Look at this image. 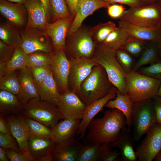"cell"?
Returning <instances> with one entry per match:
<instances>
[{
	"instance_id": "1",
	"label": "cell",
	"mask_w": 161,
	"mask_h": 161,
	"mask_svg": "<svg viewBox=\"0 0 161 161\" xmlns=\"http://www.w3.org/2000/svg\"><path fill=\"white\" fill-rule=\"evenodd\" d=\"M126 125L125 116L120 111L115 109L106 110L102 117L94 118L90 122L85 143L100 145L113 142L118 138Z\"/></svg>"
},
{
	"instance_id": "2",
	"label": "cell",
	"mask_w": 161,
	"mask_h": 161,
	"mask_svg": "<svg viewBox=\"0 0 161 161\" xmlns=\"http://www.w3.org/2000/svg\"><path fill=\"white\" fill-rule=\"evenodd\" d=\"M113 86L104 69L98 64L81 83L76 93L86 106L107 95Z\"/></svg>"
},
{
	"instance_id": "3",
	"label": "cell",
	"mask_w": 161,
	"mask_h": 161,
	"mask_svg": "<svg viewBox=\"0 0 161 161\" xmlns=\"http://www.w3.org/2000/svg\"><path fill=\"white\" fill-rule=\"evenodd\" d=\"M92 58L103 68L109 80L119 92L127 94L126 83L127 73L117 60L115 51L98 44Z\"/></svg>"
},
{
	"instance_id": "4",
	"label": "cell",
	"mask_w": 161,
	"mask_h": 161,
	"mask_svg": "<svg viewBox=\"0 0 161 161\" xmlns=\"http://www.w3.org/2000/svg\"><path fill=\"white\" fill-rule=\"evenodd\" d=\"M97 45L94 42L90 28L81 26L67 34L65 52L69 59L81 58H92Z\"/></svg>"
},
{
	"instance_id": "5",
	"label": "cell",
	"mask_w": 161,
	"mask_h": 161,
	"mask_svg": "<svg viewBox=\"0 0 161 161\" xmlns=\"http://www.w3.org/2000/svg\"><path fill=\"white\" fill-rule=\"evenodd\" d=\"M160 82L137 71H131L126 77L127 94L133 103L151 99L157 95Z\"/></svg>"
},
{
	"instance_id": "6",
	"label": "cell",
	"mask_w": 161,
	"mask_h": 161,
	"mask_svg": "<svg viewBox=\"0 0 161 161\" xmlns=\"http://www.w3.org/2000/svg\"><path fill=\"white\" fill-rule=\"evenodd\" d=\"M119 19L120 21L131 25L157 28L161 25V9L157 3L130 8Z\"/></svg>"
},
{
	"instance_id": "7",
	"label": "cell",
	"mask_w": 161,
	"mask_h": 161,
	"mask_svg": "<svg viewBox=\"0 0 161 161\" xmlns=\"http://www.w3.org/2000/svg\"><path fill=\"white\" fill-rule=\"evenodd\" d=\"M24 116L40 122L52 129L64 117L57 106L41 100L32 99L24 105Z\"/></svg>"
},
{
	"instance_id": "8",
	"label": "cell",
	"mask_w": 161,
	"mask_h": 161,
	"mask_svg": "<svg viewBox=\"0 0 161 161\" xmlns=\"http://www.w3.org/2000/svg\"><path fill=\"white\" fill-rule=\"evenodd\" d=\"M131 123L133 139L134 141H139L156 123L155 112L151 99L133 103Z\"/></svg>"
},
{
	"instance_id": "9",
	"label": "cell",
	"mask_w": 161,
	"mask_h": 161,
	"mask_svg": "<svg viewBox=\"0 0 161 161\" xmlns=\"http://www.w3.org/2000/svg\"><path fill=\"white\" fill-rule=\"evenodd\" d=\"M19 30L22 40L20 46L27 54L37 52L49 53L54 52L51 39L44 30L26 27Z\"/></svg>"
},
{
	"instance_id": "10",
	"label": "cell",
	"mask_w": 161,
	"mask_h": 161,
	"mask_svg": "<svg viewBox=\"0 0 161 161\" xmlns=\"http://www.w3.org/2000/svg\"><path fill=\"white\" fill-rule=\"evenodd\" d=\"M140 144L136 148L139 161H151L161 149V126L156 123L148 129Z\"/></svg>"
},
{
	"instance_id": "11",
	"label": "cell",
	"mask_w": 161,
	"mask_h": 161,
	"mask_svg": "<svg viewBox=\"0 0 161 161\" xmlns=\"http://www.w3.org/2000/svg\"><path fill=\"white\" fill-rule=\"evenodd\" d=\"M69 68V60L64 50L54 51L49 69L52 74L61 94L70 90L68 84Z\"/></svg>"
},
{
	"instance_id": "12",
	"label": "cell",
	"mask_w": 161,
	"mask_h": 161,
	"mask_svg": "<svg viewBox=\"0 0 161 161\" xmlns=\"http://www.w3.org/2000/svg\"><path fill=\"white\" fill-rule=\"evenodd\" d=\"M69 60V88L70 90L76 93L81 83L89 75L93 67L99 64L92 58H81Z\"/></svg>"
},
{
	"instance_id": "13",
	"label": "cell",
	"mask_w": 161,
	"mask_h": 161,
	"mask_svg": "<svg viewBox=\"0 0 161 161\" xmlns=\"http://www.w3.org/2000/svg\"><path fill=\"white\" fill-rule=\"evenodd\" d=\"M57 106L64 119L72 118L81 120L86 107L76 93L70 90L61 94Z\"/></svg>"
},
{
	"instance_id": "14",
	"label": "cell",
	"mask_w": 161,
	"mask_h": 161,
	"mask_svg": "<svg viewBox=\"0 0 161 161\" xmlns=\"http://www.w3.org/2000/svg\"><path fill=\"white\" fill-rule=\"evenodd\" d=\"M74 18H59L53 22L49 23L44 30L46 34L51 39L54 51L61 49L65 50L67 34Z\"/></svg>"
},
{
	"instance_id": "15",
	"label": "cell",
	"mask_w": 161,
	"mask_h": 161,
	"mask_svg": "<svg viewBox=\"0 0 161 161\" xmlns=\"http://www.w3.org/2000/svg\"><path fill=\"white\" fill-rule=\"evenodd\" d=\"M117 91V89L114 86L107 95L86 106L76 133V136L77 137L81 140H84L87 127L90 122L103 110L109 100L115 98Z\"/></svg>"
},
{
	"instance_id": "16",
	"label": "cell",
	"mask_w": 161,
	"mask_h": 161,
	"mask_svg": "<svg viewBox=\"0 0 161 161\" xmlns=\"http://www.w3.org/2000/svg\"><path fill=\"white\" fill-rule=\"evenodd\" d=\"M57 143L49 138L30 135L28 149L37 161H52L51 153Z\"/></svg>"
},
{
	"instance_id": "17",
	"label": "cell",
	"mask_w": 161,
	"mask_h": 161,
	"mask_svg": "<svg viewBox=\"0 0 161 161\" xmlns=\"http://www.w3.org/2000/svg\"><path fill=\"white\" fill-rule=\"evenodd\" d=\"M110 4L102 0H78L75 15L67 34L79 29L84 20L95 11L102 8H107Z\"/></svg>"
},
{
	"instance_id": "18",
	"label": "cell",
	"mask_w": 161,
	"mask_h": 161,
	"mask_svg": "<svg viewBox=\"0 0 161 161\" xmlns=\"http://www.w3.org/2000/svg\"><path fill=\"white\" fill-rule=\"evenodd\" d=\"M17 74L20 88V93L17 96L24 106L31 99L39 97L30 68L26 66L18 70Z\"/></svg>"
},
{
	"instance_id": "19",
	"label": "cell",
	"mask_w": 161,
	"mask_h": 161,
	"mask_svg": "<svg viewBox=\"0 0 161 161\" xmlns=\"http://www.w3.org/2000/svg\"><path fill=\"white\" fill-rule=\"evenodd\" d=\"M0 12L3 17L19 29L26 27L27 12L24 4L0 0Z\"/></svg>"
},
{
	"instance_id": "20",
	"label": "cell",
	"mask_w": 161,
	"mask_h": 161,
	"mask_svg": "<svg viewBox=\"0 0 161 161\" xmlns=\"http://www.w3.org/2000/svg\"><path fill=\"white\" fill-rule=\"evenodd\" d=\"M6 120L11 135L17 141L21 151H28V141L30 131L24 116L12 115L7 117Z\"/></svg>"
},
{
	"instance_id": "21",
	"label": "cell",
	"mask_w": 161,
	"mask_h": 161,
	"mask_svg": "<svg viewBox=\"0 0 161 161\" xmlns=\"http://www.w3.org/2000/svg\"><path fill=\"white\" fill-rule=\"evenodd\" d=\"M24 5L27 12V21L25 27L44 30L49 23L41 2L40 0H28Z\"/></svg>"
},
{
	"instance_id": "22",
	"label": "cell",
	"mask_w": 161,
	"mask_h": 161,
	"mask_svg": "<svg viewBox=\"0 0 161 161\" xmlns=\"http://www.w3.org/2000/svg\"><path fill=\"white\" fill-rule=\"evenodd\" d=\"M83 144L75 137L57 143L51 153L52 161H76Z\"/></svg>"
},
{
	"instance_id": "23",
	"label": "cell",
	"mask_w": 161,
	"mask_h": 161,
	"mask_svg": "<svg viewBox=\"0 0 161 161\" xmlns=\"http://www.w3.org/2000/svg\"><path fill=\"white\" fill-rule=\"evenodd\" d=\"M134 141L131 132L125 127L121 130L118 138L109 145L111 148L119 149L123 161H137L138 159L134 149Z\"/></svg>"
},
{
	"instance_id": "24",
	"label": "cell",
	"mask_w": 161,
	"mask_h": 161,
	"mask_svg": "<svg viewBox=\"0 0 161 161\" xmlns=\"http://www.w3.org/2000/svg\"><path fill=\"white\" fill-rule=\"evenodd\" d=\"M81 120L79 119L67 118L58 122L52 129L57 143L75 137Z\"/></svg>"
},
{
	"instance_id": "25",
	"label": "cell",
	"mask_w": 161,
	"mask_h": 161,
	"mask_svg": "<svg viewBox=\"0 0 161 161\" xmlns=\"http://www.w3.org/2000/svg\"><path fill=\"white\" fill-rule=\"evenodd\" d=\"M37 88L39 97L41 100L58 106L61 94L50 70L44 81L37 85Z\"/></svg>"
},
{
	"instance_id": "26",
	"label": "cell",
	"mask_w": 161,
	"mask_h": 161,
	"mask_svg": "<svg viewBox=\"0 0 161 161\" xmlns=\"http://www.w3.org/2000/svg\"><path fill=\"white\" fill-rule=\"evenodd\" d=\"M118 26L126 30L132 38L148 42L156 41L161 36L160 27L149 28L133 25L119 21Z\"/></svg>"
},
{
	"instance_id": "27",
	"label": "cell",
	"mask_w": 161,
	"mask_h": 161,
	"mask_svg": "<svg viewBox=\"0 0 161 161\" xmlns=\"http://www.w3.org/2000/svg\"><path fill=\"white\" fill-rule=\"evenodd\" d=\"M133 103L127 94H121L118 90L114 99L109 100L105 106L110 109H115L121 112L125 116L128 129L131 132V115Z\"/></svg>"
},
{
	"instance_id": "28",
	"label": "cell",
	"mask_w": 161,
	"mask_h": 161,
	"mask_svg": "<svg viewBox=\"0 0 161 161\" xmlns=\"http://www.w3.org/2000/svg\"><path fill=\"white\" fill-rule=\"evenodd\" d=\"M27 55L20 46H17L13 56L9 61L0 63V77L27 66Z\"/></svg>"
},
{
	"instance_id": "29",
	"label": "cell",
	"mask_w": 161,
	"mask_h": 161,
	"mask_svg": "<svg viewBox=\"0 0 161 161\" xmlns=\"http://www.w3.org/2000/svg\"><path fill=\"white\" fill-rule=\"evenodd\" d=\"M0 39L6 44L17 46H20L22 41L19 28L7 20L1 22Z\"/></svg>"
},
{
	"instance_id": "30",
	"label": "cell",
	"mask_w": 161,
	"mask_h": 161,
	"mask_svg": "<svg viewBox=\"0 0 161 161\" xmlns=\"http://www.w3.org/2000/svg\"><path fill=\"white\" fill-rule=\"evenodd\" d=\"M130 36L124 29L118 26L101 44L114 51L122 49L129 40Z\"/></svg>"
},
{
	"instance_id": "31",
	"label": "cell",
	"mask_w": 161,
	"mask_h": 161,
	"mask_svg": "<svg viewBox=\"0 0 161 161\" xmlns=\"http://www.w3.org/2000/svg\"><path fill=\"white\" fill-rule=\"evenodd\" d=\"M17 96L6 91L0 90L1 112H17L23 107Z\"/></svg>"
},
{
	"instance_id": "32",
	"label": "cell",
	"mask_w": 161,
	"mask_h": 161,
	"mask_svg": "<svg viewBox=\"0 0 161 161\" xmlns=\"http://www.w3.org/2000/svg\"><path fill=\"white\" fill-rule=\"evenodd\" d=\"M156 41L148 42L139 59L131 71H136L142 66L153 64L159 59Z\"/></svg>"
},
{
	"instance_id": "33",
	"label": "cell",
	"mask_w": 161,
	"mask_h": 161,
	"mask_svg": "<svg viewBox=\"0 0 161 161\" xmlns=\"http://www.w3.org/2000/svg\"><path fill=\"white\" fill-rule=\"evenodd\" d=\"M117 27L115 24L111 21L99 24L90 28L93 39L97 44H102L108 35Z\"/></svg>"
},
{
	"instance_id": "34",
	"label": "cell",
	"mask_w": 161,
	"mask_h": 161,
	"mask_svg": "<svg viewBox=\"0 0 161 161\" xmlns=\"http://www.w3.org/2000/svg\"><path fill=\"white\" fill-rule=\"evenodd\" d=\"M0 90L7 91L17 96L20 88L15 71L8 73L0 77Z\"/></svg>"
},
{
	"instance_id": "35",
	"label": "cell",
	"mask_w": 161,
	"mask_h": 161,
	"mask_svg": "<svg viewBox=\"0 0 161 161\" xmlns=\"http://www.w3.org/2000/svg\"><path fill=\"white\" fill-rule=\"evenodd\" d=\"M24 117L29 126L30 135L49 138L56 142L52 129L35 120L26 116Z\"/></svg>"
},
{
	"instance_id": "36",
	"label": "cell",
	"mask_w": 161,
	"mask_h": 161,
	"mask_svg": "<svg viewBox=\"0 0 161 161\" xmlns=\"http://www.w3.org/2000/svg\"><path fill=\"white\" fill-rule=\"evenodd\" d=\"M52 53L37 52L27 55V66L49 68Z\"/></svg>"
},
{
	"instance_id": "37",
	"label": "cell",
	"mask_w": 161,
	"mask_h": 161,
	"mask_svg": "<svg viewBox=\"0 0 161 161\" xmlns=\"http://www.w3.org/2000/svg\"><path fill=\"white\" fill-rule=\"evenodd\" d=\"M49 1L52 13L51 22L61 18H74L65 0H49Z\"/></svg>"
},
{
	"instance_id": "38",
	"label": "cell",
	"mask_w": 161,
	"mask_h": 161,
	"mask_svg": "<svg viewBox=\"0 0 161 161\" xmlns=\"http://www.w3.org/2000/svg\"><path fill=\"white\" fill-rule=\"evenodd\" d=\"M100 145L84 143L80 150L76 161H97Z\"/></svg>"
},
{
	"instance_id": "39",
	"label": "cell",
	"mask_w": 161,
	"mask_h": 161,
	"mask_svg": "<svg viewBox=\"0 0 161 161\" xmlns=\"http://www.w3.org/2000/svg\"><path fill=\"white\" fill-rule=\"evenodd\" d=\"M109 143H103L99 147L97 161H114L116 160L120 153L111 150Z\"/></svg>"
},
{
	"instance_id": "40",
	"label": "cell",
	"mask_w": 161,
	"mask_h": 161,
	"mask_svg": "<svg viewBox=\"0 0 161 161\" xmlns=\"http://www.w3.org/2000/svg\"><path fill=\"white\" fill-rule=\"evenodd\" d=\"M148 43L130 37L128 41L122 49L131 55L137 56L143 51Z\"/></svg>"
},
{
	"instance_id": "41",
	"label": "cell",
	"mask_w": 161,
	"mask_h": 161,
	"mask_svg": "<svg viewBox=\"0 0 161 161\" xmlns=\"http://www.w3.org/2000/svg\"><path fill=\"white\" fill-rule=\"evenodd\" d=\"M116 57L119 63L126 73L132 70L133 59L131 55L123 49L115 51Z\"/></svg>"
},
{
	"instance_id": "42",
	"label": "cell",
	"mask_w": 161,
	"mask_h": 161,
	"mask_svg": "<svg viewBox=\"0 0 161 161\" xmlns=\"http://www.w3.org/2000/svg\"><path fill=\"white\" fill-rule=\"evenodd\" d=\"M138 72L146 76L161 80V59L147 67L140 68Z\"/></svg>"
},
{
	"instance_id": "43",
	"label": "cell",
	"mask_w": 161,
	"mask_h": 161,
	"mask_svg": "<svg viewBox=\"0 0 161 161\" xmlns=\"http://www.w3.org/2000/svg\"><path fill=\"white\" fill-rule=\"evenodd\" d=\"M0 146L6 150L10 149L21 152L17 141L10 134L0 132Z\"/></svg>"
},
{
	"instance_id": "44",
	"label": "cell",
	"mask_w": 161,
	"mask_h": 161,
	"mask_svg": "<svg viewBox=\"0 0 161 161\" xmlns=\"http://www.w3.org/2000/svg\"><path fill=\"white\" fill-rule=\"evenodd\" d=\"M7 155L11 161H35L29 151L25 152H18L12 149H6Z\"/></svg>"
},
{
	"instance_id": "45",
	"label": "cell",
	"mask_w": 161,
	"mask_h": 161,
	"mask_svg": "<svg viewBox=\"0 0 161 161\" xmlns=\"http://www.w3.org/2000/svg\"><path fill=\"white\" fill-rule=\"evenodd\" d=\"M17 46L6 44L0 40V63L9 61L13 56Z\"/></svg>"
},
{
	"instance_id": "46",
	"label": "cell",
	"mask_w": 161,
	"mask_h": 161,
	"mask_svg": "<svg viewBox=\"0 0 161 161\" xmlns=\"http://www.w3.org/2000/svg\"><path fill=\"white\" fill-rule=\"evenodd\" d=\"M29 67L31 71L36 86L39 85L44 81L50 71L49 69L47 67Z\"/></svg>"
},
{
	"instance_id": "47",
	"label": "cell",
	"mask_w": 161,
	"mask_h": 161,
	"mask_svg": "<svg viewBox=\"0 0 161 161\" xmlns=\"http://www.w3.org/2000/svg\"><path fill=\"white\" fill-rule=\"evenodd\" d=\"M107 8L108 15L113 18H120L126 10L122 4H112Z\"/></svg>"
},
{
	"instance_id": "48",
	"label": "cell",
	"mask_w": 161,
	"mask_h": 161,
	"mask_svg": "<svg viewBox=\"0 0 161 161\" xmlns=\"http://www.w3.org/2000/svg\"><path fill=\"white\" fill-rule=\"evenodd\" d=\"M151 100L155 112L156 122L161 126V97L156 95Z\"/></svg>"
},
{
	"instance_id": "49",
	"label": "cell",
	"mask_w": 161,
	"mask_h": 161,
	"mask_svg": "<svg viewBox=\"0 0 161 161\" xmlns=\"http://www.w3.org/2000/svg\"><path fill=\"white\" fill-rule=\"evenodd\" d=\"M111 4L118 3L128 5L130 8L141 6L143 5L140 0H102Z\"/></svg>"
},
{
	"instance_id": "50",
	"label": "cell",
	"mask_w": 161,
	"mask_h": 161,
	"mask_svg": "<svg viewBox=\"0 0 161 161\" xmlns=\"http://www.w3.org/2000/svg\"><path fill=\"white\" fill-rule=\"evenodd\" d=\"M0 132L11 134L6 120L2 114L0 116Z\"/></svg>"
},
{
	"instance_id": "51",
	"label": "cell",
	"mask_w": 161,
	"mask_h": 161,
	"mask_svg": "<svg viewBox=\"0 0 161 161\" xmlns=\"http://www.w3.org/2000/svg\"><path fill=\"white\" fill-rule=\"evenodd\" d=\"M43 4L45 8L48 20L49 23L51 22L52 19V13L49 0H40Z\"/></svg>"
},
{
	"instance_id": "52",
	"label": "cell",
	"mask_w": 161,
	"mask_h": 161,
	"mask_svg": "<svg viewBox=\"0 0 161 161\" xmlns=\"http://www.w3.org/2000/svg\"><path fill=\"white\" fill-rule=\"evenodd\" d=\"M72 16L75 17L78 0H65Z\"/></svg>"
},
{
	"instance_id": "53",
	"label": "cell",
	"mask_w": 161,
	"mask_h": 161,
	"mask_svg": "<svg viewBox=\"0 0 161 161\" xmlns=\"http://www.w3.org/2000/svg\"><path fill=\"white\" fill-rule=\"evenodd\" d=\"M9 160L7 157L6 150L0 147V161H8Z\"/></svg>"
},
{
	"instance_id": "54",
	"label": "cell",
	"mask_w": 161,
	"mask_h": 161,
	"mask_svg": "<svg viewBox=\"0 0 161 161\" xmlns=\"http://www.w3.org/2000/svg\"><path fill=\"white\" fill-rule=\"evenodd\" d=\"M143 5H148L156 3L157 0H140Z\"/></svg>"
},
{
	"instance_id": "55",
	"label": "cell",
	"mask_w": 161,
	"mask_h": 161,
	"mask_svg": "<svg viewBox=\"0 0 161 161\" xmlns=\"http://www.w3.org/2000/svg\"><path fill=\"white\" fill-rule=\"evenodd\" d=\"M156 42L157 44L158 54L161 56V36Z\"/></svg>"
},
{
	"instance_id": "56",
	"label": "cell",
	"mask_w": 161,
	"mask_h": 161,
	"mask_svg": "<svg viewBox=\"0 0 161 161\" xmlns=\"http://www.w3.org/2000/svg\"><path fill=\"white\" fill-rule=\"evenodd\" d=\"M7 1L17 3L24 4L28 0H5Z\"/></svg>"
},
{
	"instance_id": "57",
	"label": "cell",
	"mask_w": 161,
	"mask_h": 161,
	"mask_svg": "<svg viewBox=\"0 0 161 161\" xmlns=\"http://www.w3.org/2000/svg\"><path fill=\"white\" fill-rule=\"evenodd\" d=\"M154 160L155 161H161V149L157 155Z\"/></svg>"
},
{
	"instance_id": "58",
	"label": "cell",
	"mask_w": 161,
	"mask_h": 161,
	"mask_svg": "<svg viewBox=\"0 0 161 161\" xmlns=\"http://www.w3.org/2000/svg\"><path fill=\"white\" fill-rule=\"evenodd\" d=\"M157 95L161 97V80Z\"/></svg>"
},
{
	"instance_id": "59",
	"label": "cell",
	"mask_w": 161,
	"mask_h": 161,
	"mask_svg": "<svg viewBox=\"0 0 161 161\" xmlns=\"http://www.w3.org/2000/svg\"><path fill=\"white\" fill-rule=\"evenodd\" d=\"M156 3L159 5L161 9V0H157Z\"/></svg>"
},
{
	"instance_id": "60",
	"label": "cell",
	"mask_w": 161,
	"mask_h": 161,
	"mask_svg": "<svg viewBox=\"0 0 161 161\" xmlns=\"http://www.w3.org/2000/svg\"><path fill=\"white\" fill-rule=\"evenodd\" d=\"M160 29H161V25L160 26Z\"/></svg>"
}]
</instances>
